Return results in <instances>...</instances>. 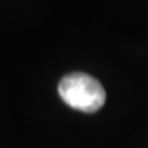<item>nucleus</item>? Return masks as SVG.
<instances>
[{
  "instance_id": "nucleus-1",
  "label": "nucleus",
  "mask_w": 148,
  "mask_h": 148,
  "mask_svg": "<svg viewBox=\"0 0 148 148\" xmlns=\"http://www.w3.org/2000/svg\"><path fill=\"white\" fill-rule=\"evenodd\" d=\"M59 95L70 107L85 113L97 112L106 101V91L95 77L86 73H71L59 82Z\"/></svg>"
}]
</instances>
